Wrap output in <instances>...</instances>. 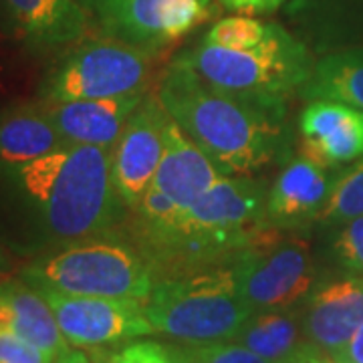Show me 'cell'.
I'll use <instances>...</instances> for the list:
<instances>
[{"mask_svg":"<svg viewBox=\"0 0 363 363\" xmlns=\"http://www.w3.org/2000/svg\"><path fill=\"white\" fill-rule=\"evenodd\" d=\"M0 206L40 252L113 230L128 210L117 194L111 152L81 143L0 169Z\"/></svg>","mask_w":363,"mask_h":363,"instance_id":"1","label":"cell"},{"mask_svg":"<svg viewBox=\"0 0 363 363\" xmlns=\"http://www.w3.org/2000/svg\"><path fill=\"white\" fill-rule=\"evenodd\" d=\"M157 97L224 176H252L291 147L286 107L218 89L178 59L160 79Z\"/></svg>","mask_w":363,"mask_h":363,"instance_id":"2","label":"cell"},{"mask_svg":"<svg viewBox=\"0 0 363 363\" xmlns=\"http://www.w3.org/2000/svg\"><path fill=\"white\" fill-rule=\"evenodd\" d=\"M269 188L252 176H224L174 220L135 226L133 245L156 279L233 262L267 228Z\"/></svg>","mask_w":363,"mask_h":363,"instance_id":"3","label":"cell"},{"mask_svg":"<svg viewBox=\"0 0 363 363\" xmlns=\"http://www.w3.org/2000/svg\"><path fill=\"white\" fill-rule=\"evenodd\" d=\"M18 277L35 289L65 295L143 301L157 281L142 250L113 230L43 250Z\"/></svg>","mask_w":363,"mask_h":363,"instance_id":"4","label":"cell"},{"mask_svg":"<svg viewBox=\"0 0 363 363\" xmlns=\"http://www.w3.org/2000/svg\"><path fill=\"white\" fill-rule=\"evenodd\" d=\"M145 311L156 333L192 347L233 341L255 313L233 262L160 279Z\"/></svg>","mask_w":363,"mask_h":363,"instance_id":"5","label":"cell"},{"mask_svg":"<svg viewBox=\"0 0 363 363\" xmlns=\"http://www.w3.org/2000/svg\"><path fill=\"white\" fill-rule=\"evenodd\" d=\"M176 59L218 89L283 107L298 95L315 67L311 47L277 23L257 47L226 49L202 40Z\"/></svg>","mask_w":363,"mask_h":363,"instance_id":"6","label":"cell"},{"mask_svg":"<svg viewBox=\"0 0 363 363\" xmlns=\"http://www.w3.org/2000/svg\"><path fill=\"white\" fill-rule=\"evenodd\" d=\"M152 55L107 35L67 47L40 81V101L109 99L145 93Z\"/></svg>","mask_w":363,"mask_h":363,"instance_id":"7","label":"cell"},{"mask_svg":"<svg viewBox=\"0 0 363 363\" xmlns=\"http://www.w3.org/2000/svg\"><path fill=\"white\" fill-rule=\"evenodd\" d=\"M240 291L252 311L303 305L315 286L311 242L297 230L267 228L233 260Z\"/></svg>","mask_w":363,"mask_h":363,"instance_id":"8","label":"cell"},{"mask_svg":"<svg viewBox=\"0 0 363 363\" xmlns=\"http://www.w3.org/2000/svg\"><path fill=\"white\" fill-rule=\"evenodd\" d=\"M101 35L157 55L208 16L210 0H81Z\"/></svg>","mask_w":363,"mask_h":363,"instance_id":"9","label":"cell"},{"mask_svg":"<svg viewBox=\"0 0 363 363\" xmlns=\"http://www.w3.org/2000/svg\"><path fill=\"white\" fill-rule=\"evenodd\" d=\"M39 291L52 309L69 347L107 350L156 333L143 298L85 297L47 289Z\"/></svg>","mask_w":363,"mask_h":363,"instance_id":"10","label":"cell"},{"mask_svg":"<svg viewBox=\"0 0 363 363\" xmlns=\"http://www.w3.org/2000/svg\"><path fill=\"white\" fill-rule=\"evenodd\" d=\"M168 111L156 95H145L111 150V174L128 210L140 206L152 188L164 154Z\"/></svg>","mask_w":363,"mask_h":363,"instance_id":"11","label":"cell"},{"mask_svg":"<svg viewBox=\"0 0 363 363\" xmlns=\"http://www.w3.org/2000/svg\"><path fill=\"white\" fill-rule=\"evenodd\" d=\"M89 26L81 0H0V28L35 52L67 49L85 39Z\"/></svg>","mask_w":363,"mask_h":363,"instance_id":"12","label":"cell"},{"mask_svg":"<svg viewBox=\"0 0 363 363\" xmlns=\"http://www.w3.org/2000/svg\"><path fill=\"white\" fill-rule=\"evenodd\" d=\"M301 156L325 168L363 157V109L335 101H309L298 116Z\"/></svg>","mask_w":363,"mask_h":363,"instance_id":"13","label":"cell"},{"mask_svg":"<svg viewBox=\"0 0 363 363\" xmlns=\"http://www.w3.org/2000/svg\"><path fill=\"white\" fill-rule=\"evenodd\" d=\"M363 323V274L317 286L303 303L307 341L329 357L343 350Z\"/></svg>","mask_w":363,"mask_h":363,"instance_id":"14","label":"cell"},{"mask_svg":"<svg viewBox=\"0 0 363 363\" xmlns=\"http://www.w3.org/2000/svg\"><path fill=\"white\" fill-rule=\"evenodd\" d=\"M327 169L303 156L289 162L269 190L267 224L283 233H293L317 220L335 184Z\"/></svg>","mask_w":363,"mask_h":363,"instance_id":"15","label":"cell"},{"mask_svg":"<svg viewBox=\"0 0 363 363\" xmlns=\"http://www.w3.org/2000/svg\"><path fill=\"white\" fill-rule=\"evenodd\" d=\"M147 93H131L109 99L77 101H40L52 125L67 143L95 145L113 150L131 113L140 107Z\"/></svg>","mask_w":363,"mask_h":363,"instance_id":"16","label":"cell"},{"mask_svg":"<svg viewBox=\"0 0 363 363\" xmlns=\"http://www.w3.org/2000/svg\"><path fill=\"white\" fill-rule=\"evenodd\" d=\"M220 176V169L204 154V150L169 117L164 154L152 186L169 196L180 208H186Z\"/></svg>","mask_w":363,"mask_h":363,"instance_id":"17","label":"cell"},{"mask_svg":"<svg viewBox=\"0 0 363 363\" xmlns=\"http://www.w3.org/2000/svg\"><path fill=\"white\" fill-rule=\"evenodd\" d=\"M0 329L39 345L55 359L69 350L47 298L23 277L0 283Z\"/></svg>","mask_w":363,"mask_h":363,"instance_id":"18","label":"cell"},{"mask_svg":"<svg viewBox=\"0 0 363 363\" xmlns=\"http://www.w3.org/2000/svg\"><path fill=\"white\" fill-rule=\"evenodd\" d=\"M65 143L39 99L0 113V169L37 160Z\"/></svg>","mask_w":363,"mask_h":363,"instance_id":"19","label":"cell"},{"mask_svg":"<svg viewBox=\"0 0 363 363\" xmlns=\"http://www.w3.org/2000/svg\"><path fill=\"white\" fill-rule=\"evenodd\" d=\"M303 101H335L363 109V47L325 52L298 91Z\"/></svg>","mask_w":363,"mask_h":363,"instance_id":"20","label":"cell"},{"mask_svg":"<svg viewBox=\"0 0 363 363\" xmlns=\"http://www.w3.org/2000/svg\"><path fill=\"white\" fill-rule=\"evenodd\" d=\"M233 341L269 363H281L307 341L303 331V305L255 311Z\"/></svg>","mask_w":363,"mask_h":363,"instance_id":"21","label":"cell"},{"mask_svg":"<svg viewBox=\"0 0 363 363\" xmlns=\"http://www.w3.org/2000/svg\"><path fill=\"white\" fill-rule=\"evenodd\" d=\"M91 363H200L192 345L150 337L131 339L116 347L91 351Z\"/></svg>","mask_w":363,"mask_h":363,"instance_id":"22","label":"cell"},{"mask_svg":"<svg viewBox=\"0 0 363 363\" xmlns=\"http://www.w3.org/2000/svg\"><path fill=\"white\" fill-rule=\"evenodd\" d=\"M363 214V157L335 178L333 190L317 222L341 224Z\"/></svg>","mask_w":363,"mask_h":363,"instance_id":"23","label":"cell"},{"mask_svg":"<svg viewBox=\"0 0 363 363\" xmlns=\"http://www.w3.org/2000/svg\"><path fill=\"white\" fill-rule=\"evenodd\" d=\"M271 25L272 23H262L247 14H234L212 25L202 40L226 49H250L267 39Z\"/></svg>","mask_w":363,"mask_h":363,"instance_id":"24","label":"cell"},{"mask_svg":"<svg viewBox=\"0 0 363 363\" xmlns=\"http://www.w3.org/2000/svg\"><path fill=\"white\" fill-rule=\"evenodd\" d=\"M337 4L339 0H289L286 14L303 33L301 39L317 49Z\"/></svg>","mask_w":363,"mask_h":363,"instance_id":"25","label":"cell"},{"mask_svg":"<svg viewBox=\"0 0 363 363\" xmlns=\"http://www.w3.org/2000/svg\"><path fill=\"white\" fill-rule=\"evenodd\" d=\"M331 250L337 264L350 274H363V214L337 224Z\"/></svg>","mask_w":363,"mask_h":363,"instance_id":"26","label":"cell"},{"mask_svg":"<svg viewBox=\"0 0 363 363\" xmlns=\"http://www.w3.org/2000/svg\"><path fill=\"white\" fill-rule=\"evenodd\" d=\"M0 363H55V357L39 345L0 329Z\"/></svg>","mask_w":363,"mask_h":363,"instance_id":"27","label":"cell"},{"mask_svg":"<svg viewBox=\"0 0 363 363\" xmlns=\"http://www.w3.org/2000/svg\"><path fill=\"white\" fill-rule=\"evenodd\" d=\"M200 363H269L236 341H222L196 347Z\"/></svg>","mask_w":363,"mask_h":363,"instance_id":"28","label":"cell"},{"mask_svg":"<svg viewBox=\"0 0 363 363\" xmlns=\"http://www.w3.org/2000/svg\"><path fill=\"white\" fill-rule=\"evenodd\" d=\"M333 363H363V323L362 327L355 331V335L351 337V341L339 350L335 355H331Z\"/></svg>","mask_w":363,"mask_h":363,"instance_id":"29","label":"cell"},{"mask_svg":"<svg viewBox=\"0 0 363 363\" xmlns=\"http://www.w3.org/2000/svg\"><path fill=\"white\" fill-rule=\"evenodd\" d=\"M281 363H333L331 357L321 351L311 341H305L298 350H295L289 357H285Z\"/></svg>","mask_w":363,"mask_h":363,"instance_id":"30","label":"cell"},{"mask_svg":"<svg viewBox=\"0 0 363 363\" xmlns=\"http://www.w3.org/2000/svg\"><path fill=\"white\" fill-rule=\"evenodd\" d=\"M222 6L238 14L271 13L269 0H220Z\"/></svg>","mask_w":363,"mask_h":363,"instance_id":"31","label":"cell"},{"mask_svg":"<svg viewBox=\"0 0 363 363\" xmlns=\"http://www.w3.org/2000/svg\"><path fill=\"white\" fill-rule=\"evenodd\" d=\"M55 363H91V357L83 350H77V347H69L65 353H61Z\"/></svg>","mask_w":363,"mask_h":363,"instance_id":"32","label":"cell"},{"mask_svg":"<svg viewBox=\"0 0 363 363\" xmlns=\"http://www.w3.org/2000/svg\"><path fill=\"white\" fill-rule=\"evenodd\" d=\"M11 272H13V262L9 259L6 250L0 247V283H2L4 279H9Z\"/></svg>","mask_w":363,"mask_h":363,"instance_id":"33","label":"cell"},{"mask_svg":"<svg viewBox=\"0 0 363 363\" xmlns=\"http://www.w3.org/2000/svg\"><path fill=\"white\" fill-rule=\"evenodd\" d=\"M286 0H269V4H271V13L272 11H277L279 6H283Z\"/></svg>","mask_w":363,"mask_h":363,"instance_id":"34","label":"cell"}]
</instances>
